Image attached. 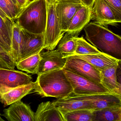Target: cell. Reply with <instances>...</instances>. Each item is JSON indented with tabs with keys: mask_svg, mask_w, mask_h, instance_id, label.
I'll use <instances>...</instances> for the list:
<instances>
[{
	"mask_svg": "<svg viewBox=\"0 0 121 121\" xmlns=\"http://www.w3.org/2000/svg\"><path fill=\"white\" fill-rule=\"evenodd\" d=\"M34 92L42 97L57 98L67 97L73 89L63 69L48 71L38 75Z\"/></svg>",
	"mask_w": 121,
	"mask_h": 121,
	"instance_id": "cell-1",
	"label": "cell"
},
{
	"mask_svg": "<svg viewBox=\"0 0 121 121\" xmlns=\"http://www.w3.org/2000/svg\"><path fill=\"white\" fill-rule=\"evenodd\" d=\"M86 38L101 52L120 57L121 37L104 26L94 22H89L83 29Z\"/></svg>",
	"mask_w": 121,
	"mask_h": 121,
	"instance_id": "cell-2",
	"label": "cell"
},
{
	"mask_svg": "<svg viewBox=\"0 0 121 121\" xmlns=\"http://www.w3.org/2000/svg\"><path fill=\"white\" fill-rule=\"evenodd\" d=\"M47 17L46 0H32L22 9L13 21L32 33L44 34Z\"/></svg>",
	"mask_w": 121,
	"mask_h": 121,
	"instance_id": "cell-3",
	"label": "cell"
},
{
	"mask_svg": "<svg viewBox=\"0 0 121 121\" xmlns=\"http://www.w3.org/2000/svg\"><path fill=\"white\" fill-rule=\"evenodd\" d=\"M46 24L44 33V49L54 50L60 39L64 35L60 29L56 13V4L54 0H46Z\"/></svg>",
	"mask_w": 121,
	"mask_h": 121,
	"instance_id": "cell-4",
	"label": "cell"
},
{
	"mask_svg": "<svg viewBox=\"0 0 121 121\" xmlns=\"http://www.w3.org/2000/svg\"><path fill=\"white\" fill-rule=\"evenodd\" d=\"M66 75L76 95H90L112 93L100 83L77 75L64 69Z\"/></svg>",
	"mask_w": 121,
	"mask_h": 121,
	"instance_id": "cell-5",
	"label": "cell"
},
{
	"mask_svg": "<svg viewBox=\"0 0 121 121\" xmlns=\"http://www.w3.org/2000/svg\"><path fill=\"white\" fill-rule=\"evenodd\" d=\"M32 81L30 75L19 71L0 67V95L18 86Z\"/></svg>",
	"mask_w": 121,
	"mask_h": 121,
	"instance_id": "cell-6",
	"label": "cell"
},
{
	"mask_svg": "<svg viewBox=\"0 0 121 121\" xmlns=\"http://www.w3.org/2000/svg\"><path fill=\"white\" fill-rule=\"evenodd\" d=\"M63 69L101 83L100 71L86 61L72 56L66 57Z\"/></svg>",
	"mask_w": 121,
	"mask_h": 121,
	"instance_id": "cell-7",
	"label": "cell"
},
{
	"mask_svg": "<svg viewBox=\"0 0 121 121\" xmlns=\"http://www.w3.org/2000/svg\"><path fill=\"white\" fill-rule=\"evenodd\" d=\"M91 20L103 26H115L120 22L114 11L104 0H95L91 15Z\"/></svg>",
	"mask_w": 121,
	"mask_h": 121,
	"instance_id": "cell-8",
	"label": "cell"
},
{
	"mask_svg": "<svg viewBox=\"0 0 121 121\" xmlns=\"http://www.w3.org/2000/svg\"><path fill=\"white\" fill-rule=\"evenodd\" d=\"M41 59L37 69V75L64 68L67 60L58 50H48L41 53Z\"/></svg>",
	"mask_w": 121,
	"mask_h": 121,
	"instance_id": "cell-9",
	"label": "cell"
},
{
	"mask_svg": "<svg viewBox=\"0 0 121 121\" xmlns=\"http://www.w3.org/2000/svg\"><path fill=\"white\" fill-rule=\"evenodd\" d=\"M20 29L24 40L20 60L41 53L44 49V34H34L21 27Z\"/></svg>",
	"mask_w": 121,
	"mask_h": 121,
	"instance_id": "cell-10",
	"label": "cell"
},
{
	"mask_svg": "<svg viewBox=\"0 0 121 121\" xmlns=\"http://www.w3.org/2000/svg\"><path fill=\"white\" fill-rule=\"evenodd\" d=\"M3 112V116L9 121H34L35 112L21 100L11 104Z\"/></svg>",
	"mask_w": 121,
	"mask_h": 121,
	"instance_id": "cell-11",
	"label": "cell"
},
{
	"mask_svg": "<svg viewBox=\"0 0 121 121\" xmlns=\"http://www.w3.org/2000/svg\"><path fill=\"white\" fill-rule=\"evenodd\" d=\"M53 102L61 114L77 110L87 109L92 110L91 104L89 101L73 93L65 97L57 98Z\"/></svg>",
	"mask_w": 121,
	"mask_h": 121,
	"instance_id": "cell-12",
	"label": "cell"
},
{
	"mask_svg": "<svg viewBox=\"0 0 121 121\" xmlns=\"http://www.w3.org/2000/svg\"><path fill=\"white\" fill-rule=\"evenodd\" d=\"M78 95L90 102L91 109L93 111L99 110L121 103V96L113 93Z\"/></svg>",
	"mask_w": 121,
	"mask_h": 121,
	"instance_id": "cell-13",
	"label": "cell"
},
{
	"mask_svg": "<svg viewBox=\"0 0 121 121\" xmlns=\"http://www.w3.org/2000/svg\"><path fill=\"white\" fill-rule=\"evenodd\" d=\"M82 5L81 4L71 3L56 4V13L62 32L65 33L73 16Z\"/></svg>",
	"mask_w": 121,
	"mask_h": 121,
	"instance_id": "cell-14",
	"label": "cell"
},
{
	"mask_svg": "<svg viewBox=\"0 0 121 121\" xmlns=\"http://www.w3.org/2000/svg\"><path fill=\"white\" fill-rule=\"evenodd\" d=\"M72 56L86 61L99 71L114 65L119 64L121 61L120 59L102 52L96 54L73 56Z\"/></svg>",
	"mask_w": 121,
	"mask_h": 121,
	"instance_id": "cell-15",
	"label": "cell"
},
{
	"mask_svg": "<svg viewBox=\"0 0 121 121\" xmlns=\"http://www.w3.org/2000/svg\"><path fill=\"white\" fill-rule=\"evenodd\" d=\"M34 121H64L60 111L53 102L39 104L35 112Z\"/></svg>",
	"mask_w": 121,
	"mask_h": 121,
	"instance_id": "cell-16",
	"label": "cell"
},
{
	"mask_svg": "<svg viewBox=\"0 0 121 121\" xmlns=\"http://www.w3.org/2000/svg\"><path fill=\"white\" fill-rule=\"evenodd\" d=\"M92 8L82 5L73 16L65 32L78 36L85 26L90 22Z\"/></svg>",
	"mask_w": 121,
	"mask_h": 121,
	"instance_id": "cell-17",
	"label": "cell"
},
{
	"mask_svg": "<svg viewBox=\"0 0 121 121\" xmlns=\"http://www.w3.org/2000/svg\"><path fill=\"white\" fill-rule=\"evenodd\" d=\"M35 85V82L32 81L29 84L13 88L0 95V101L5 107L21 100L22 98L29 94L34 90Z\"/></svg>",
	"mask_w": 121,
	"mask_h": 121,
	"instance_id": "cell-18",
	"label": "cell"
},
{
	"mask_svg": "<svg viewBox=\"0 0 121 121\" xmlns=\"http://www.w3.org/2000/svg\"><path fill=\"white\" fill-rule=\"evenodd\" d=\"M119 64L100 71L101 83L112 93L121 96V85L117 81V71Z\"/></svg>",
	"mask_w": 121,
	"mask_h": 121,
	"instance_id": "cell-19",
	"label": "cell"
},
{
	"mask_svg": "<svg viewBox=\"0 0 121 121\" xmlns=\"http://www.w3.org/2000/svg\"><path fill=\"white\" fill-rule=\"evenodd\" d=\"M24 40L21 29L19 25L13 21L11 39L12 56L15 65L20 60Z\"/></svg>",
	"mask_w": 121,
	"mask_h": 121,
	"instance_id": "cell-20",
	"label": "cell"
},
{
	"mask_svg": "<svg viewBox=\"0 0 121 121\" xmlns=\"http://www.w3.org/2000/svg\"><path fill=\"white\" fill-rule=\"evenodd\" d=\"M93 121H121V103L93 111Z\"/></svg>",
	"mask_w": 121,
	"mask_h": 121,
	"instance_id": "cell-21",
	"label": "cell"
},
{
	"mask_svg": "<svg viewBox=\"0 0 121 121\" xmlns=\"http://www.w3.org/2000/svg\"><path fill=\"white\" fill-rule=\"evenodd\" d=\"M57 44L58 49L64 58L74 56L76 47V37L78 36L65 32Z\"/></svg>",
	"mask_w": 121,
	"mask_h": 121,
	"instance_id": "cell-22",
	"label": "cell"
},
{
	"mask_svg": "<svg viewBox=\"0 0 121 121\" xmlns=\"http://www.w3.org/2000/svg\"><path fill=\"white\" fill-rule=\"evenodd\" d=\"M40 53L36 54L20 60L15 64L17 69L27 73L36 74L41 59Z\"/></svg>",
	"mask_w": 121,
	"mask_h": 121,
	"instance_id": "cell-23",
	"label": "cell"
},
{
	"mask_svg": "<svg viewBox=\"0 0 121 121\" xmlns=\"http://www.w3.org/2000/svg\"><path fill=\"white\" fill-rule=\"evenodd\" d=\"M62 115L64 121H93V111L87 109L77 110Z\"/></svg>",
	"mask_w": 121,
	"mask_h": 121,
	"instance_id": "cell-24",
	"label": "cell"
},
{
	"mask_svg": "<svg viewBox=\"0 0 121 121\" xmlns=\"http://www.w3.org/2000/svg\"><path fill=\"white\" fill-rule=\"evenodd\" d=\"M76 49L74 56L96 54L101 52L86 41L83 36L80 37H76Z\"/></svg>",
	"mask_w": 121,
	"mask_h": 121,
	"instance_id": "cell-25",
	"label": "cell"
},
{
	"mask_svg": "<svg viewBox=\"0 0 121 121\" xmlns=\"http://www.w3.org/2000/svg\"><path fill=\"white\" fill-rule=\"evenodd\" d=\"M13 20L5 22L0 17V34L11 50L12 30Z\"/></svg>",
	"mask_w": 121,
	"mask_h": 121,
	"instance_id": "cell-26",
	"label": "cell"
},
{
	"mask_svg": "<svg viewBox=\"0 0 121 121\" xmlns=\"http://www.w3.org/2000/svg\"><path fill=\"white\" fill-rule=\"evenodd\" d=\"M15 63L10 54L0 46V67L14 70Z\"/></svg>",
	"mask_w": 121,
	"mask_h": 121,
	"instance_id": "cell-27",
	"label": "cell"
},
{
	"mask_svg": "<svg viewBox=\"0 0 121 121\" xmlns=\"http://www.w3.org/2000/svg\"><path fill=\"white\" fill-rule=\"evenodd\" d=\"M0 8L5 13L8 18L14 20L20 10L8 3L5 0H0Z\"/></svg>",
	"mask_w": 121,
	"mask_h": 121,
	"instance_id": "cell-28",
	"label": "cell"
},
{
	"mask_svg": "<svg viewBox=\"0 0 121 121\" xmlns=\"http://www.w3.org/2000/svg\"><path fill=\"white\" fill-rule=\"evenodd\" d=\"M112 10L117 19L121 22V0H104Z\"/></svg>",
	"mask_w": 121,
	"mask_h": 121,
	"instance_id": "cell-29",
	"label": "cell"
},
{
	"mask_svg": "<svg viewBox=\"0 0 121 121\" xmlns=\"http://www.w3.org/2000/svg\"><path fill=\"white\" fill-rule=\"evenodd\" d=\"M0 46H1L8 53H9L12 56L11 49L5 41L4 39L3 38L2 36H1L0 34Z\"/></svg>",
	"mask_w": 121,
	"mask_h": 121,
	"instance_id": "cell-30",
	"label": "cell"
},
{
	"mask_svg": "<svg viewBox=\"0 0 121 121\" xmlns=\"http://www.w3.org/2000/svg\"><path fill=\"white\" fill-rule=\"evenodd\" d=\"M54 1L56 4L59 3L81 4L80 0H54Z\"/></svg>",
	"mask_w": 121,
	"mask_h": 121,
	"instance_id": "cell-31",
	"label": "cell"
},
{
	"mask_svg": "<svg viewBox=\"0 0 121 121\" xmlns=\"http://www.w3.org/2000/svg\"><path fill=\"white\" fill-rule=\"evenodd\" d=\"M83 6L88 8H92L95 0H80Z\"/></svg>",
	"mask_w": 121,
	"mask_h": 121,
	"instance_id": "cell-32",
	"label": "cell"
},
{
	"mask_svg": "<svg viewBox=\"0 0 121 121\" xmlns=\"http://www.w3.org/2000/svg\"><path fill=\"white\" fill-rule=\"evenodd\" d=\"M21 9L24 7L30 2V0H16Z\"/></svg>",
	"mask_w": 121,
	"mask_h": 121,
	"instance_id": "cell-33",
	"label": "cell"
},
{
	"mask_svg": "<svg viewBox=\"0 0 121 121\" xmlns=\"http://www.w3.org/2000/svg\"><path fill=\"white\" fill-rule=\"evenodd\" d=\"M8 3L14 7L21 10V9L16 0H5Z\"/></svg>",
	"mask_w": 121,
	"mask_h": 121,
	"instance_id": "cell-34",
	"label": "cell"
},
{
	"mask_svg": "<svg viewBox=\"0 0 121 121\" xmlns=\"http://www.w3.org/2000/svg\"><path fill=\"white\" fill-rule=\"evenodd\" d=\"M0 17L2 18L3 19L5 22H8L12 20L8 17L6 14L0 8Z\"/></svg>",
	"mask_w": 121,
	"mask_h": 121,
	"instance_id": "cell-35",
	"label": "cell"
},
{
	"mask_svg": "<svg viewBox=\"0 0 121 121\" xmlns=\"http://www.w3.org/2000/svg\"><path fill=\"white\" fill-rule=\"evenodd\" d=\"M4 121V120H3L2 118L1 117V114H0V121Z\"/></svg>",
	"mask_w": 121,
	"mask_h": 121,
	"instance_id": "cell-36",
	"label": "cell"
}]
</instances>
